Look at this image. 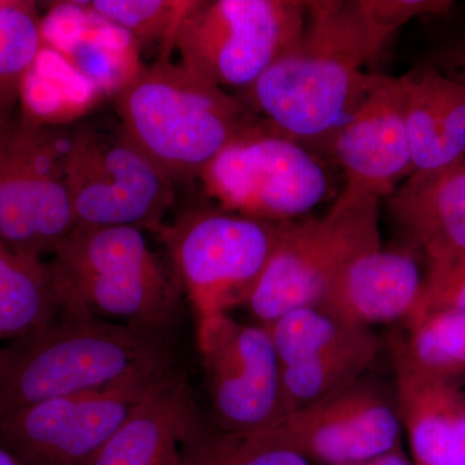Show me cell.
I'll use <instances>...</instances> for the list:
<instances>
[{
    "mask_svg": "<svg viewBox=\"0 0 465 465\" xmlns=\"http://www.w3.org/2000/svg\"><path fill=\"white\" fill-rule=\"evenodd\" d=\"M394 33L362 0L307 2L298 45L240 97L275 134L304 146L329 142L362 91V66Z\"/></svg>",
    "mask_w": 465,
    "mask_h": 465,
    "instance_id": "6da1fadb",
    "label": "cell"
},
{
    "mask_svg": "<svg viewBox=\"0 0 465 465\" xmlns=\"http://www.w3.org/2000/svg\"><path fill=\"white\" fill-rule=\"evenodd\" d=\"M113 105L131 142L173 189L201 179L220 153L265 125L240 96L170 57L140 69Z\"/></svg>",
    "mask_w": 465,
    "mask_h": 465,
    "instance_id": "7a4b0ae2",
    "label": "cell"
},
{
    "mask_svg": "<svg viewBox=\"0 0 465 465\" xmlns=\"http://www.w3.org/2000/svg\"><path fill=\"white\" fill-rule=\"evenodd\" d=\"M174 371L163 336L63 312L0 349V420L25 407Z\"/></svg>",
    "mask_w": 465,
    "mask_h": 465,
    "instance_id": "3957f363",
    "label": "cell"
},
{
    "mask_svg": "<svg viewBox=\"0 0 465 465\" xmlns=\"http://www.w3.org/2000/svg\"><path fill=\"white\" fill-rule=\"evenodd\" d=\"M61 312L163 336L182 283L134 226L76 225L51 255Z\"/></svg>",
    "mask_w": 465,
    "mask_h": 465,
    "instance_id": "277c9868",
    "label": "cell"
},
{
    "mask_svg": "<svg viewBox=\"0 0 465 465\" xmlns=\"http://www.w3.org/2000/svg\"><path fill=\"white\" fill-rule=\"evenodd\" d=\"M307 2L197 0L177 26L180 65L208 84L246 91L302 38Z\"/></svg>",
    "mask_w": 465,
    "mask_h": 465,
    "instance_id": "5b68a950",
    "label": "cell"
},
{
    "mask_svg": "<svg viewBox=\"0 0 465 465\" xmlns=\"http://www.w3.org/2000/svg\"><path fill=\"white\" fill-rule=\"evenodd\" d=\"M65 176L79 226L159 231L174 189L134 146L116 115L67 128Z\"/></svg>",
    "mask_w": 465,
    "mask_h": 465,
    "instance_id": "8992f818",
    "label": "cell"
},
{
    "mask_svg": "<svg viewBox=\"0 0 465 465\" xmlns=\"http://www.w3.org/2000/svg\"><path fill=\"white\" fill-rule=\"evenodd\" d=\"M379 204L333 202L322 219L281 224L271 260L246 302L262 326L293 309L320 304L349 262L381 249Z\"/></svg>",
    "mask_w": 465,
    "mask_h": 465,
    "instance_id": "52a82bcc",
    "label": "cell"
},
{
    "mask_svg": "<svg viewBox=\"0 0 465 465\" xmlns=\"http://www.w3.org/2000/svg\"><path fill=\"white\" fill-rule=\"evenodd\" d=\"M67 128L30 115L0 125V243L52 255L75 228L65 176Z\"/></svg>",
    "mask_w": 465,
    "mask_h": 465,
    "instance_id": "ba28073f",
    "label": "cell"
},
{
    "mask_svg": "<svg viewBox=\"0 0 465 465\" xmlns=\"http://www.w3.org/2000/svg\"><path fill=\"white\" fill-rule=\"evenodd\" d=\"M281 224L220 208L183 213L159 229L198 323L246 305L273 253Z\"/></svg>",
    "mask_w": 465,
    "mask_h": 465,
    "instance_id": "9c48e42d",
    "label": "cell"
},
{
    "mask_svg": "<svg viewBox=\"0 0 465 465\" xmlns=\"http://www.w3.org/2000/svg\"><path fill=\"white\" fill-rule=\"evenodd\" d=\"M200 180L222 210L277 224L313 210L330 189L316 155L266 124L220 153Z\"/></svg>",
    "mask_w": 465,
    "mask_h": 465,
    "instance_id": "30bf717a",
    "label": "cell"
},
{
    "mask_svg": "<svg viewBox=\"0 0 465 465\" xmlns=\"http://www.w3.org/2000/svg\"><path fill=\"white\" fill-rule=\"evenodd\" d=\"M217 430L253 432L289 415L282 370L268 329L222 314L198 323Z\"/></svg>",
    "mask_w": 465,
    "mask_h": 465,
    "instance_id": "8fae6325",
    "label": "cell"
},
{
    "mask_svg": "<svg viewBox=\"0 0 465 465\" xmlns=\"http://www.w3.org/2000/svg\"><path fill=\"white\" fill-rule=\"evenodd\" d=\"M164 376L45 401L12 412L0 420V448L20 465H87Z\"/></svg>",
    "mask_w": 465,
    "mask_h": 465,
    "instance_id": "7c38bea8",
    "label": "cell"
},
{
    "mask_svg": "<svg viewBox=\"0 0 465 465\" xmlns=\"http://www.w3.org/2000/svg\"><path fill=\"white\" fill-rule=\"evenodd\" d=\"M271 430L312 464L353 465L402 448L396 394L366 375Z\"/></svg>",
    "mask_w": 465,
    "mask_h": 465,
    "instance_id": "4fadbf2b",
    "label": "cell"
},
{
    "mask_svg": "<svg viewBox=\"0 0 465 465\" xmlns=\"http://www.w3.org/2000/svg\"><path fill=\"white\" fill-rule=\"evenodd\" d=\"M265 327L282 370L289 415L365 376L379 353L369 329L317 305L293 309Z\"/></svg>",
    "mask_w": 465,
    "mask_h": 465,
    "instance_id": "5bb4252c",
    "label": "cell"
},
{
    "mask_svg": "<svg viewBox=\"0 0 465 465\" xmlns=\"http://www.w3.org/2000/svg\"><path fill=\"white\" fill-rule=\"evenodd\" d=\"M331 146L347 179L335 203L381 202L396 191L400 180L412 173L400 76L366 75Z\"/></svg>",
    "mask_w": 465,
    "mask_h": 465,
    "instance_id": "9a60e30c",
    "label": "cell"
},
{
    "mask_svg": "<svg viewBox=\"0 0 465 465\" xmlns=\"http://www.w3.org/2000/svg\"><path fill=\"white\" fill-rule=\"evenodd\" d=\"M391 219L428 262V273L465 258V158L415 171L387 198Z\"/></svg>",
    "mask_w": 465,
    "mask_h": 465,
    "instance_id": "2e32d148",
    "label": "cell"
},
{
    "mask_svg": "<svg viewBox=\"0 0 465 465\" xmlns=\"http://www.w3.org/2000/svg\"><path fill=\"white\" fill-rule=\"evenodd\" d=\"M424 280L410 250H374L349 262L317 305L356 326L407 321Z\"/></svg>",
    "mask_w": 465,
    "mask_h": 465,
    "instance_id": "e0dca14e",
    "label": "cell"
},
{
    "mask_svg": "<svg viewBox=\"0 0 465 465\" xmlns=\"http://www.w3.org/2000/svg\"><path fill=\"white\" fill-rule=\"evenodd\" d=\"M202 427L191 388L173 371L153 384L87 465H176Z\"/></svg>",
    "mask_w": 465,
    "mask_h": 465,
    "instance_id": "ac0fdd59",
    "label": "cell"
},
{
    "mask_svg": "<svg viewBox=\"0 0 465 465\" xmlns=\"http://www.w3.org/2000/svg\"><path fill=\"white\" fill-rule=\"evenodd\" d=\"M400 79L412 173L440 170L464 159V85L437 67L412 69Z\"/></svg>",
    "mask_w": 465,
    "mask_h": 465,
    "instance_id": "d6986e66",
    "label": "cell"
},
{
    "mask_svg": "<svg viewBox=\"0 0 465 465\" xmlns=\"http://www.w3.org/2000/svg\"><path fill=\"white\" fill-rule=\"evenodd\" d=\"M397 407L414 465H465V391L394 362Z\"/></svg>",
    "mask_w": 465,
    "mask_h": 465,
    "instance_id": "ffe728a7",
    "label": "cell"
},
{
    "mask_svg": "<svg viewBox=\"0 0 465 465\" xmlns=\"http://www.w3.org/2000/svg\"><path fill=\"white\" fill-rule=\"evenodd\" d=\"M61 313L50 265L0 243V341H25Z\"/></svg>",
    "mask_w": 465,
    "mask_h": 465,
    "instance_id": "44dd1931",
    "label": "cell"
},
{
    "mask_svg": "<svg viewBox=\"0 0 465 465\" xmlns=\"http://www.w3.org/2000/svg\"><path fill=\"white\" fill-rule=\"evenodd\" d=\"M407 327L409 335L394 344V362L424 378L464 387L465 312H430Z\"/></svg>",
    "mask_w": 465,
    "mask_h": 465,
    "instance_id": "7402d4cb",
    "label": "cell"
},
{
    "mask_svg": "<svg viewBox=\"0 0 465 465\" xmlns=\"http://www.w3.org/2000/svg\"><path fill=\"white\" fill-rule=\"evenodd\" d=\"M35 2L0 0V125L15 116L42 48Z\"/></svg>",
    "mask_w": 465,
    "mask_h": 465,
    "instance_id": "603a6c76",
    "label": "cell"
},
{
    "mask_svg": "<svg viewBox=\"0 0 465 465\" xmlns=\"http://www.w3.org/2000/svg\"><path fill=\"white\" fill-rule=\"evenodd\" d=\"M176 465H313L268 430L253 432L206 430L193 434Z\"/></svg>",
    "mask_w": 465,
    "mask_h": 465,
    "instance_id": "cb8c5ba5",
    "label": "cell"
},
{
    "mask_svg": "<svg viewBox=\"0 0 465 465\" xmlns=\"http://www.w3.org/2000/svg\"><path fill=\"white\" fill-rule=\"evenodd\" d=\"M192 2L173 0H94L82 5L100 18L121 26L142 45L161 43L159 57H170L177 26Z\"/></svg>",
    "mask_w": 465,
    "mask_h": 465,
    "instance_id": "d4e9b609",
    "label": "cell"
},
{
    "mask_svg": "<svg viewBox=\"0 0 465 465\" xmlns=\"http://www.w3.org/2000/svg\"><path fill=\"white\" fill-rule=\"evenodd\" d=\"M436 311L465 312V258L425 275L420 298L406 323Z\"/></svg>",
    "mask_w": 465,
    "mask_h": 465,
    "instance_id": "484cf974",
    "label": "cell"
},
{
    "mask_svg": "<svg viewBox=\"0 0 465 465\" xmlns=\"http://www.w3.org/2000/svg\"><path fill=\"white\" fill-rule=\"evenodd\" d=\"M370 15L381 25L397 32L411 18L421 15H445L454 7L446 0H362Z\"/></svg>",
    "mask_w": 465,
    "mask_h": 465,
    "instance_id": "4316f807",
    "label": "cell"
},
{
    "mask_svg": "<svg viewBox=\"0 0 465 465\" xmlns=\"http://www.w3.org/2000/svg\"><path fill=\"white\" fill-rule=\"evenodd\" d=\"M437 69L465 87V45L446 54V57L442 58V67Z\"/></svg>",
    "mask_w": 465,
    "mask_h": 465,
    "instance_id": "83f0119b",
    "label": "cell"
},
{
    "mask_svg": "<svg viewBox=\"0 0 465 465\" xmlns=\"http://www.w3.org/2000/svg\"><path fill=\"white\" fill-rule=\"evenodd\" d=\"M353 465H414V463L403 452L402 448H400Z\"/></svg>",
    "mask_w": 465,
    "mask_h": 465,
    "instance_id": "f1b7e54d",
    "label": "cell"
}]
</instances>
